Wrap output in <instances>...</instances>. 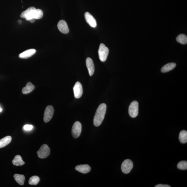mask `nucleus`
Masks as SVG:
<instances>
[{
  "label": "nucleus",
  "mask_w": 187,
  "mask_h": 187,
  "mask_svg": "<svg viewBox=\"0 0 187 187\" xmlns=\"http://www.w3.org/2000/svg\"><path fill=\"white\" fill-rule=\"evenodd\" d=\"M3 109L1 108V107H0V112H1L2 111Z\"/></svg>",
  "instance_id": "28"
},
{
  "label": "nucleus",
  "mask_w": 187,
  "mask_h": 187,
  "mask_svg": "<svg viewBox=\"0 0 187 187\" xmlns=\"http://www.w3.org/2000/svg\"><path fill=\"white\" fill-rule=\"evenodd\" d=\"M73 90L75 98L79 99L82 96L83 93V87L80 82H77L75 83Z\"/></svg>",
  "instance_id": "8"
},
{
  "label": "nucleus",
  "mask_w": 187,
  "mask_h": 187,
  "mask_svg": "<svg viewBox=\"0 0 187 187\" xmlns=\"http://www.w3.org/2000/svg\"><path fill=\"white\" fill-rule=\"evenodd\" d=\"M58 28L60 31L64 34L68 33L69 29L66 22L63 20H60L58 24Z\"/></svg>",
  "instance_id": "10"
},
{
  "label": "nucleus",
  "mask_w": 187,
  "mask_h": 187,
  "mask_svg": "<svg viewBox=\"0 0 187 187\" xmlns=\"http://www.w3.org/2000/svg\"><path fill=\"white\" fill-rule=\"evenodd\" d=\"M36 21V19H32L30 20V21L31 22V23H34V22H35Z\"/></svg>",
  "instance_id": "27"
},
{
  "label": "nucleus",
  "mask_w": 187,
  "mask_h": 187,
  "mask_svg": "<svg viewBox=\"0 0 187 187\" xmlns=\"http://www.w3.org/2000/svg\"><path fill=\"white\" fill-rule=\"evenodd\" d=\"M40 179L37 176H34L31 177L28 181V183L31 185H36L39 182Z\"/></svg>",
  "instance_id": "21"
},
{
  "label": "nucleus",
  "mask_w": 187,
  "mask_h": 187,
  "mask_svg": "<svg viewBox=\"0 0 187 187\" xmlns=\"http://www.w3.org/2000/svg\"><path fill=\"white\" fill-rule=\"evenodd\" d=\"M36 9L35 7H31L28 8L27 9H26L25 11L22 12V13L20 15V17L22 18H25L26 16L29 13V12L32 10Z\"/></svg>",
  "instance_id": "23"
},
{
  "label": "nucleus",
  "mask_w": 187,
  "mask_h": 187,
  "mask_svg": "<svg viewBox=\"0 0 187 187\" xmlns=\"http://www.w3.org/2000/svg\"><path fill=\"white\" fill-rule=\"evenodd\" d=\"M155 187H170L171 186L169 185L166 184H159L156 185Z\"/></svg>",
  "instance_id": "26"
},
{
  "label": "nucleus",
  "mask_w": 187,
  "mask_h": 187,
  "mask_svg": "<svg viewBox=\"0 0 187 187\" xmlns=\"http://www.w3.org/2000/svg\"><path fill=\"white\" fill-rule=\"evenodd\" d=\"M50 148L46 144L42 145L37 152L38 157L41 159L47 157L50 155Z\"/></svg>",
  "instance_id": "4"
},
{
  "label": "nucleus",
  "mask_w": 187,
  "mask_h": 187,
  "mask_svg": "<svg viewBox=\"0 0 187 187\" xmlns=\"http://www.w3.org/2000/svg\"><path fill=\"white\" fill-rule=\"evenodd\" d=\"M177 41L182 44H186L187 43V37L184 34H180L176 38Z\"/></svg>",
  "instance_id": "20"
},
{
  "label": "nucleus",
  "mask_w": 187,
  "mask_h": 187,
  "mask_svg": "<svg viewBox=\"0 0 187 187\" xmlns=\"http://www.w3.org/2000/svg\"><path fill=\"white\" fill-rule=\"evenodd\" d=\"M86 65L89 75L90 76H92L94 72L95 67L92 59L87 58L86 60Z\"/></svg>",
  "instance_id": "12"
},
{
  "label": "nucleus",
  "mask_w": 187,
  "mask_h": 187,
  "mask_svg": "<svg viewBox=\"0 0 187 187\" xmlns=\"http://www.w3.org/2000/svg\"><path fill=\"white\" fill-rule=\"evenodd\" d=\"M85 20L87 23L89 24L91 27L95 28L97 26V23L96 20L93 16L88 12H86L85 14Z\"/></svg>",
  "instance_id": "9"
},
{
  "label": "nucleus",
  "mask_w": 187,
  "mask_h": 187,
  "mask_svg": "<svg viewBox=\"0 0 187 187\" xmlns=\"http://www.w3.org/2000/svg\"><path fill=\"white\" fill-rule=\"evenodd\" d=\"M107 107L105 103H102L97 108L93 120L94 125L96 127L100 125L104 119Z\"/></svg>",
  "instance_id": "1"
},
{
  "label": "nucleus",
  "mask_w": 187,
  "mask_h": 187,
  "mask_svg": "<svg viewBox=\"0 0 187 187\" xmlns=\"http://www.w3.org/2000/svg\"><path fill=\"white\" fill-rule=\"evenodd\" d=\"M98 53L99 59L101 62H105L108 55L109 49L104 44L101 43L99 46Z\"/></svg>",
  "instance_id": "2"
},
{
  "label": "nucleus",
  "mask_w": 187,
  "mask_h": 187,
  "mask_svg": "<svg viewBox=\"0 0 187 187\" xmlns=\"http://www.w3.org/2000/svg\"><path fill=\"white\" fill-rule=\"evenodd\" d=\"M82 126L80 122L76 121L73 125L72 129V135L75 138H78L80 135Z\"/></svg>",
  "instance_id": "7"
},
{
  "label": "nucleus",
  "mask_w": 187,
  "mask_h": 187,
  "mask_svg": "<svg viewBox=\"0 0 187 187\" xmlns=\"http://www.w3.org/2000/svg\"><path fill=\"white\" fill-rule=\"evenodd\" d=\"M33 126L30 125H26L24 126L23 129L26 131H31L33 129Z\"/></svg>",
  "instance_id": "25"
},
{
  "label": "nucleus",
  "mask_w": 187,
  "mask_h": 187,
  "mask_svg": "<svg viewBox=\"0 0 187 187\" xmlns=\"http://www.w3.org/2000/svg\"><path fill=\"white\" fill-rule=\"evenodd\" d=\"M43 15V12L42 10L39 9H36L35 19H41Z\"/></svg>",
  "instance_id": "24"
},
{
  "label": "nucleus",
  "mask_w": 187,
  "mask_h": 187,
  "mask_svg": "<svg viewBox=\"0 0 187 187\" xmlns=\"http://www.w3.org/2000/svg\"><path fill=\"white\" fill-rule=\"evenodd\" d=\"M34 88L35 87L33 84L30 82H28L26 85V86L22 89V93L24 94H27L33 91Z\"/></svg>",
  "instance_id": "16"
},
{
  "label": "nucleus",
  "mask_w": 187,
  "mask_h": 187,
  "mask_svg": "<svg viewBox=\"0 0 187 187\" xmlns=\"http://www.w3.org/2000/svg\"><path fill=\"white\" fill-rule=\"evenodd\" d=\"M54 113V109L52 106H48L46 107L43 119L45 122L48 123L51 120Z\"/></svg>",
  "instance_id": "6"
},
{
  "label": "nucleus",
  "mask_w": 187,
  "mask_h": 187,
  "mask_svg": "<svg viewBox=\"0 0 187 187\" xmlns=\"http://www.w3.org/2000/svg\"><path fill=\"white\" fill-rule=\"evenodd\" d=\"M75 170L83 174H86L90 172L91 169L90 166L87 164L80 165L77 166Z\"/></svg>",
  "instance_id": "11"
},
{
  "label": "nucleus",
  "mask_w": 187,
  "mask_h": 187,
  "mask_svg": "<svg viewBox=\"0 0 187 187\" xmlns=\"http://www.w3.org/2000/svg\"><path fill=\"white\" fill-rule=\"evenodd\" d=\"M36 52V50L34 49H28L20 54L19 57L22 59H27L33 56Z\"/></svg>",
  "instance_id": "13"
},
{
  "label": "nucleus",
  "mask_w": 187,
  "mask_h": 187,
  "mask_svg": "<svg viewBox=\"0 0 187 187\" xmlns=\"http://www.w3.org/2000/svg\"><path fill=\"white\" fill-rule=\"evenodd\" d=\"M179 139L180 143L182 144H186L187 142V132L186 130L181 131L179 136Z\"/></svg>",
  "instance_id": "19"
},
{
  "label": "nucleus",
  "mask_w": 187,
  "mask_h": 187,
  "mask_svg": "<svg viewBox=\"0 0 187 187\" xmlns=\"http://www.w3.org/2000/svg\"><path fill=\"white\" fill-rule=\"evenodd\" d=\"M12 163L14 165L20 166L23 165L25 164V162L22 160L21 156L19 155H17L14 157V159L12 161Z\"/></svg>",
  "instance_id": "17"
},
{
  "label": "nucleus",
  "mask_w": 187,
  "mask_h": 187,
  "mask_svg": "<svg viewBox=\"0 0 187 187\" xmlns=\"http://www.w3.org/2000/svg\"><path fill=\"white\" fill-rule=\"evenodd\" d=\"M133 167V162L131 160L129 159L124 160L121 166L122 172L125 174L129 173Z\"/></svg>",
  "instance_id": "5"
},
{
  "label": "nucleus",
  "mask_w": 187,
  "mask_h": 187,
  "mask_svg": "<svg viewBox=\"0 0 187 187\" xmlns=\"http://www.w3.org/2000/svg\"><path fill=\"white\" fill-rule=\"evenodd\" d=\"M11 136H7L0 140V148H2L9 145L12 141Z\"/></svg>",
  "instance_id": "15"
},
{
  "label": "nucleus",
  "mask_w": 187,
  "mask_h": 187,
  "mask_svg": "<svg viewBox=\"0 0 187 187\" xmlns=\"http://www.w3.org/2000/svg\"><path fill=\"white\" fill-rule=\"evenodd\" d=\"M18 22H19V23L20 24H21L22 23V21H21V20H19V21H18Z\"/></svg>",
  "instance_id": "29"
},
{
  "label": "nucleus",
  "mask_w": 187,
  "mask_h": 187,
  "mask_svg": "<svg viewBox=\"0 0 187 187\" xmlns=\"http://www.w3.org/2000/svg\"><path fill=\"white\" fill-rule=\"evenodd\" d=\"M177 167L181 170H186L187 169V162L182 161L178 164Z\"/></svg>",
  "instance_id": "22"
},
{
  "label": "nucleus",
  "mask_w": 187,
  "mask_h": 187,
  "mask_svg": "<svg viewBox=\"0 0 187 187\" xmlns=\"http://www.w3.org/2000/svg\"><path fill=\"white\" fill-rule=\"evenodd\" d=\"M14 178L18 184L21 186L24 184L25 177L23 175L15 174L14 175Z\"/></svg>",
  "instance_id": "18"
},
{
  "label": "nucleus",
  "mask_w": 187,
  "mask_h": 187,
  "mask_svg": "<svg viewBox=\"0 0 187 187\" xmlns=\"http://www.w3.org/2000/svg\"><path fill=\"white\" fill-rule=\"evenodd\" d=\"M176 64L174 62L170 63L164 65L161 69V72L163 73H165L170 72L175 67Z\"/></svg>",
  "instance_id": "14"
},
{
  "label": "nucleus",
  "mask_w": 187,
  "mask_h": 187,
  "mask_svg": "<svg viewBox=\"0 0 187 187\" xmlns=\"http://www.w3.org/2000/svg\"><path fill=\"white\" fill-rule=\"evenodd\" d=\"M139 104L137 101H133L130 104L129 108V115L131 117L135 118L138 115Z\"/></svg>",
  "instance_id": "3"
}]
</instances>
